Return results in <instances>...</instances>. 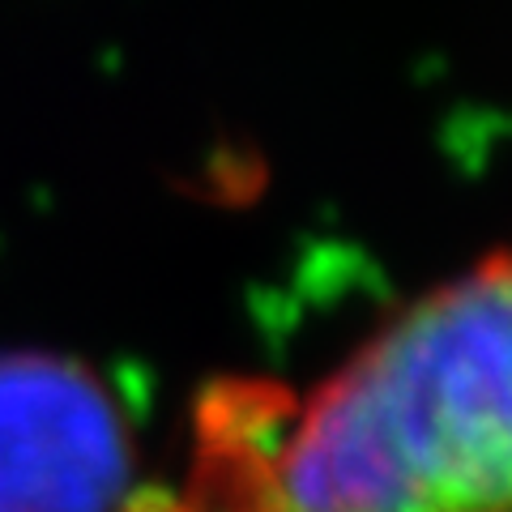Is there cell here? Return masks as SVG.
I'll return each instance as SVG.
<instances>
[{"label":"cell","mask_w":512,"mask_h":512,"mask_svg":"<svg viewBox=\"0 0 512 512\" xmlns=\"http://www.w3.org/2000/svg\"><path fill=\"white\" fill-rule=\"evenodd\" d=\"M158 512H512V244L431 286L308 393L218 384Z\"/></svg>","instance_id":"1"},{"label":"cell","mask_w":512,"mask_h":512,"mask_svg":"<svg viewBox=\"0 0 512 512\" xmlns=\"http://www.w3.org/2000/svg\"><path fill=\"white\" fill-rule=\"evenodd\" d=\"M133 440L82 363L0 355V512H120Z\"/></svg>","instance_id":"2"}]
</instances>
